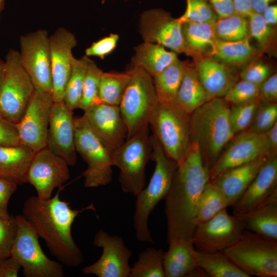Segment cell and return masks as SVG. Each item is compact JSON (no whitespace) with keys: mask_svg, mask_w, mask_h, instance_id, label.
<instances>
[{"mask_svg":"<svg viewBox=\"0 0 277 277\" xmlns=\"http://www.w3.org/2000/svg\"><path fill=\"white\" fill-rule=\"evenodd\" d=\"M209 181V170L204 164L200 146L192 141L186 156L177 165L164 198L168 244L179 239L191 241L195 229V209Z\"/></svg>","mask_w":277,"mask_h":277,"instance_id":"6da1fadb","label":"cell"},{"mask_svg":"<svg viewBox=\"0 0 277 277\" xmlns=\"http://www.w3.org/2000/svg\"><path fill=\"white\" fill-rule=\"evenodd\" d=\"M93 209V204L81 209L71 208L69 203L60 199L58 191L47 200L29 196L22 211L51 254L63 265L75 267L83 263L84 257L72 236V225L80 213Z\"/></svg>","mask_w":277,"mask_h":277,"instance_id":"7a4b0ae2","label":"cell"},{"mask_svg":"<svg viewBox=\"0 0 277 277\" xmlns=\"http://www.w3.org/2000/svg\"><path fill=\"white\" fill-rule=\"evenodd\" d=\"M229 113L228 103L222 97H214L190 114L191 140L199 144L204 164L209 170L235 134Z\"/></svg>","mask_w":277,"mask_h":277,"instance_id":"3957f363","label":"cell"},{"mask_svg":"<svg viewBox=\"0 0 277 277\" xmlns=\"http://www.w3.org/2000/svg\"><path fill=\"white\" fill-rule=\"evenodd\" d=\"M150 158L155 163L152 176L146 187L136 196L133 226L137 239L153 243L148 228L149 216L159 202L164 199L172 184L177 164L169 159L153 135H150Z\"/></svg>","mask_w":277,"mask_h":277,"instance_id":"277c9868","label":"cell"},{"mask_svg":"<svg viewBox=\"0 0 277 277\" xmlns=\"http://www.w3.org/2000/svg\"><path fill=\"white\" fill-rule=\"evenodd\" d=\"M190 114L174 104L158 103L149 126L167 156L179 164L191 142Z\"/></svg>","mask_w":277,"mask_h":277,"instance_id":"5b68a950","label":"cell"},{"mask_svg":"<svg viewBox=\"0 0 277 277\" xmlns=\"http://www.w3.org/2000/svg\"><path fill=\"white\" fill-rule=\"evenodd\" d=\"M222 251L249 276H277V240L245 229L235 243Z\"/></svg>","mask_w":277,"mask_h":277,"instance_id":"8992f818","label":"cell"},{"mask_svg":"<svg viewBox=\"0 0 277 277\" xmlns=\"http://www.w3.org/2000/svg\"><path fill=\"white\" fill-rule=\"evenodd\" d=\"M127 70L131 76L118 106L127 128L126 140L149 126L159 103L153 78L140 68Z\"/></svg>","mask_w":277,"mask_h":277,"instance_id":"52a82bcc","label":"cell"},{"mask_svg":"<svg viewBox=\"0 0 277 277\" xmlns=\"http://www.w3.org/2000/svg\"><path fill=\"white\" fill-rule=\"evenodd\" d=\"M76 152L86 163L82 173L87 188L105 186L112 179L113 151L93 131L83 116L74 118Z\"/></svg>","mask_w":277,"mask_h":277,"instance_id":"ba28073f","label":"cell"},{"mask_svg":"<svg viewBox=\"0 0 277 277\" xmlns=\"http://www.w3.org/2000/svg\"><path fill=\"white\" fill-rule=\"evenodd\" d=\"M149 126L134 134L112 152V165L117 167L122 190L136 195L145 186V168L150 158Z\"/></svg>","mask_w":277,"mask_h":277,"instance_id":"9c48e42d","label":"cell"},{"mask_svg":"<svg viewBox=\"0 0 277 277\" xmlns=\"http://www.w3.org/2000/svg\"><path fill=\"white\" fill-rule=\"evenodd\" d=\"M17 228L10 256L23 268L26 277H63V265L43 252L36 232L23 215L15 216Z\"/></svg>","mask_w":277,"mask_h":277,"instance_id":"30bf717a","label":"cell"},{"mask_svg":"<svg viewBox=\"0 0 277 277\" xmlns=\"http://www.w3.org/2000/svg\"><path fill=\"white\" fill-rule=\"evenodd\" d=\"M5 62V71L0 85V115L15 124L23 116L35 89L21 65L18 51L9 50Z\"/></svg>","mask_w":277,"mask_h":277,"instance_id":"8fae6325","label":"cell"},{"mask_svg":"<svg viewBox=\"0 0 277 277\" xmlns=\"http://www.w3.org/2000/svg\"><path fill=\"white\" fill-rule=\"evenodd\" d=\"M19 60L35 89L52 94L51 56L48 32L45 29L22 35Z\"/></svg>","mask_w":277,"mask_h":277,"instance_id":"7c38bea8","label":"cell"},{"mask_svg":"<svg viewBox=\"0 0 277 277\" xmlns=\"http://www.w3.org/2000/svg\"><path fill=\"white\" fill-rule=\"evenodd\" d=\"M245 229L242 220L237 215H230L226 209L196 226L191 241L198 251H222L235 243Z\"/></svg>","mask_w":277,"mask_h":277,"instance_id":"4fadbf2b","label":"cell"},{"mask_svg":"<svg viewBox=\"0 0 277 277\" xmlns=\"http://www.w3.org/2000/svg\"><path fill=\"white\" fill-rule=\"evenodd\" d=\"M53 103L51 93L35 89L23 116L15 124L20 144L35 152L46 147Z\"/></svg>","mask_w":277,"mask_h":277,"instance_id":"5bb4252c","label":"cell"},{"mask_svg":"<svg viewBox=\"0 0 277 277\" xmlns=\"http://www.w3.org/2000/svg\"><path fill=\"white\" fill-rule=\"evenodd\" d=\"M93 244L102 248V253L95 263L84 267V274L98 277H129L131 268L129 260L132 251L126 246L122 238L111 235L103 229L95 234Z\"/></svg>","mask_w":277,"mask_h":277,"instance_id":"9a60e30c","label":"cell"},{"mask_svg":"<svg viewBox=\"0 0 277 277\" xmlns=\"http://www.w3.org/2000/svg\"><path fill=\"white\" fill-rule=\"evenodd\" d=\"M139 32L144 42L160 45L177 53H184L182 23L165 10L154 8L143 12Z\"/></svg>","mask_w":277,"mask_h":277,"instance_id":"2e32d148","label":"cell"},{"mask_svg":"<svg viewBox=\"0 0 277 277\" xmlns=\"http://www.w3.org/2000/svg\"><path fill=\"white\" fill-rule=\"evenodd\" d=\"M68 164L45 147L35 153L27 173L28 183L42 200L51 197L56 188H61L69 178Z\"/></svg>","mask_w":277,"mask_h":277,"instance_id":"e0dca14e","label":"cell"},{"mask_svg":"<svg viewBox=\"0 0 277 277\" xmlns=\"http://www.w3.org/2000/svg\"><path fill=\"white\" fill-rule=\"evenodd\" d=\"M270 153L265 133L243 131L231 142L209 170L210 181L228 169Z\"/></svg>","mask_w":277,"mask_h":277,"instance_id":"ac0fdd59","label":"cell"},{"mask_svg":"<svg viewBox=\"0 0 277 277\" xmlns=\"http://www.w3.org/2000/svg\"><path fill=\"white\" fill-rule=\"evenodd\" d=\"M46 147L65 161L69 166L76 164L77 152L73 111L64 101L53 104Z\"/></svg>","mask_w":277,"mask_h":277,"instance_id":"d6986e66","label":"cell"},{"mask_svg":"<svg viewBox=\"0 0 277 277\" xmlns=\"http://www.w3.org/2000/svg\"><path fill=\"white\" fill-rule=\"evenodd\" d=\"M53 102L64 100L65 89L70 77L72 50L77 45L74 34L59 27L49 36Z\"/></svg>","mask_w":277,"mask_h":277,"instance_id":"ffe728a7","label":"cell"},{"mask_svg":"<svg viewBox=\"0 0 277 277\" xmlns=\"http://www.w3.org/2000/svg\"><path fill=\"white\" fill-rule=\"evenodd\" d=\"M277 196V156L270 153L255 177L232 206L233 213H246Z\"/></svg>","mask_w":277,"mask_h":277,"instance_id":"44dd1931","label":"cell"},{"mask_svg":"<svg viewBox=\"0 0 277 277\" xmlns=\"http://www.w3.org/2000/svg\"><path fill=\"white\" fill-rule=\"evenodd\" d=\"M84 111L89 126L113 151L125 142L127 128L118 106L101 103Z\"/></svg>","mask_w":277,"mask_h":277,"instance_id":"7402d4cb","label":"cell"},{"mask_svg":"<svg viewBox=\"0 0 277 277\" xmlns=\"http://www.w3.org/2000/svg\"><path fill=\"white\" fill-rule=\"evenodd\" d=\"M199 79L211 98L224 97L238 81L236 68L213 57L193 61Z\"/></svg>","mask_w":277,"mask_h":277,"instance_id":"603a6c76","label":"cell"},{"mask_svg":"<svg viewBox=\"0 0 277 277\" xmlns=\"http://www.w3.org/2000/svg\"><path fill=\"white\" fill-rule=\"evenodd\" d=\"M269 155L228 169L210 181L223 192L229 207H232L245 192Z\"/></svg>","mask_w":277,"mask_h":277,"instance_id":"cb8c5ba5","label":"cell"},{"mask_svg":"<svg viewBox=\"0 0 277 277\" xmlns=\"http://www.w3.org/2000/svg\"><path fill=\"white\" fill-rule=\"evenodd\" d=\"M165 252L163 266L165 277L194 276L205 275L196 262L195 248L190 240L176 239L169 244Z\"/></svg>","mask_w":277,"mask_h":277,"instance_id":"d4e9b609","label":"cell"},{"mask_svg":"<svg viewBox=\"0 0 277 277\" xmlns=\"http://www.w3.org/2000/svg\"><path fill=\"white\" fill-rule=\"evenodd\" d=\"M134 53L127 70L140 68L152 78L179 59L176 53L150 42H144L138 44L134 48Z\"/></svg>","mask_w":277,"mask_h":277,"instance_id":"484cf974","label":"cell"},{"mask_svg":"<svg viewBox=\"0 0 277 277\" xmlns=\"http://www.w3.org/2000/svg\"><path fill=\"white\" fill-rule=\"evenodd\" d=\"M35 153L22 144L0 145V176L18 185L28 183V170Z\"/></svg>","mask_w":277,"mask_h":277,"instance_id":"4316f807","label":"cell"},{"mask_svg":"<svg viewBox=\"0 0 277 277\" xmlns=\"http://www.w3.org/2000/svg\"><path fill=\"white\" fill-rule=\"evenodd\" d=\"M213 24L192 22L182 23L184 54L191 57L193 61L212 56L217 39Z\"/></svg>","mask_w":277,"mask_h":277,"instance_id":"83f0119b","label":"cell"},{"mask_svg":"<svg viewBox=\"0 0 277 277\" xmlns=\"http://www.w3.org/2000/svg\"><path fill=\"white\" fill-rule=\"evenodd\" d=\"M211 99L202 85L193 62L185 61V68L175 104L190 114L195 109Z\"/></svg>","mask_w":277,"mask_h":277,"instance_id":"f1b7e54d","label":"cell"},{"mask_svg":"<svg viewBox=\"0 0 277 277\" xmlns=\"http://www.w3.org/2000/svg\"><path fill=\"white\" fill-rule=\"evenodd\" d=\"M237 216L246 230L277 240V196L258 208Z\"/></svg>","mask_w":277,"mask_h":277,"instance_id":"f546056e","label":"cell"},{"mask_svg":"<svg viewBox=\"0 0 277 277\" xmlns=\"http://www.w3.org/2000/svg\"><path fill=\"white\" fill-rule=\"evenodd\" d=\"M250 38L235 41L216 39L212 57L236 68L243 67L254 60L258 53Z\"/></svg>","mask_w":277,"mask_h":277,"instance_id":"4dcf8cb0","label":"cell"},{"mask_svg":"<svg viewBox=\"0 0 277 277\" xmlns=\"http://www.w3.org/2000/svg\"><path fill=\"white\" fill-rule=\"evenodd\" d=\"M197 266L211 277H250L223 252H202L195 250Z\"/></svg>","mask_w":277,"mask_h":277,"instance_id":"1f68e13d","label":"cell"},{"mask_svg":"<svg viewBox=\"0 0 277 277\" xmlns=\"http://www.w3.org/2000/svg\"><path fill=\"white\" fill-rule=\"evenodd\" d=\"M185 68V61L178 59L153 78L159 102L174 104Z\"/></svg>","mask_w":277,"mask_h":277,"instance_id":"d6a6232c","label":"cell"},{"mask_svg":"<svg viewBox=\"0 0 277 277\" xmlns=\"http://www.w3.org/2000/svg\"><path fill=\"white\" fill-rule=\"evenodd\" d=\"M229 207L221 190L209 181L198 201L193 219L195 227L209 221L218 213Z\"/></svg>","mask_w":277,"mask_h":277,"instance_id":"836d02e7","label":"cell"},{"mask_svg":"<svg viewBox=\"0 0 277 277\" xmlns=\"http://www.w3.org/2000/svg\"><path fill=\"white\" fill-rule=\"evenodd\" d=\"M90 59L84 55L80 58L73 57L71 69L64 97V102L71 111L79 108L83 88Z\"/></svg>","mask_w":277,"mask_h":277,"instance_id":"e575fe53","label":"cell"},{"mask_svg":"<svg viewBox=\"0 0 277 277\" xmlns=\"http://www.w3.org/2000/svg\"><path fill=\"white\" fill-rule=\"evenodd\" d=\"M131 72H103L99 85V97L102 103L119 106L129 83Z\"/></svg>","mask_w":277,"mask_h":277,"instance_id":"d590c367","label":"cell"},{"mask_svg":"<svg viewBox=\"0 0 277 277\" xmlns=\"http://www.w3.org/2000/svg\"><path fill=\"white\" fill-rule=\"evenodd\" d=\"M165 252L149 247L141 252L131 268L129 277H165L163 266Z\"/></svg>","mask_w":277,"mask_h":277,"instance_id":"8d00e7d4","label":"cell"},{"mask_svg":"<svg viewBox=\"0 0 277 277\" xmlns=\"http://www.w3.org/2000/svg\"><path fill=\"white\" fill-rule=\"evenodd\" d=\"M213 27L215 37L219 40L235 41L250 37L248 17L235 13L219 18Z\"/></svg>","mask_w":277,"mask_h":277,"instance_id":"74e56055","label":"cell"},{"mask_svg":"<svg viewBox=\"0 0 277 277\" xmlns=\"http://www.w3.org/2000/svg\"><path fill=\"white\" fill-rule=\"evenodd\" d=\"M249 36L257 42L261 53L267 52L275 44V29L261 14L252 12L248 17Z\"/></svg>","mask_w":277,"mask_h":277,"instance_id":"f35d334b","label":"cell"},{"mask_svg":"<svg viewBox=\"0 0 277 277\" xmlns=\"http://www.w3.org/2000/svg\"><path fill=\"white\" fill-rule=\"evenodd\" d=\"M103 71L95 63L90 60L83 88L79 108L85 111L101 103L99 85Z\"/></svg>","mask_w":277,"mask_h":277,"instance_id":"ab89813d","label":"cell"},{"mask_svg":"<svg viewBox=\"0 0 277 277\" xmlns=\"http://www.w3.org/2000/svg\"><path fill=\"white\" fill-rule=\"evenodd\" d=\"M185 11L177 18L182 23L214 24L219 18L208 0H186Z\"/></svg>","mask_w":277,"mask_h":277,"instance_id":"60d3db41","label":"cell"},{"mask_svg":"<svg viewBox=\"0 0 277 277\" xmlns=\"http://www.w3.org/2000/svg\"><path fill=\"white\" fill-rule=\"evenodd\" d=\"M261 103L259 98L230 108L229 118L234 134L245 131L250 127Z\"/></svg>","mask_w":277,"mask_h":277,"instance_id":"b9f144b4","label":"cell"},{"mask_svg":"<svg viewBox=\"0 0 277 277\" xmlns=\"http://www.w3.org/2000/svg\"><path fill=\"white\" fill-rule=\"evenodd\" d=\"M277 122L276 103H261L250 126V130L264 133Z\"/></svg>","mask_w":277,"mask_h":277,"instance_id":"7bdbcfd3","label":"cell"},{"mask_svg":"<svg viewBox=\"0 0 277 277\" xmlns=\"http://www.w3.org/2000/svg\"><path fill=\"white\" fill-rule=\"evenodd\" d=\"M224 99L233 105L253 101L259 98V86L241 80L226 93Z\"/></svg>","mask_w":277,"mask_h":277,"instance_id":"ee69618b","label":"cell"},{"mask_svg":"<svg viewBox=\"0 0 277 277\" xmlns=\"http://www.w3.org/2000/svg\"><path fill=\"white\" fill-rule=\"evenodd\" d=\"M17 228L15 216L11 215L8 220L0 217V260L10 256Z\"/></svg>","mask_w":277,"mask_h":277,"instance_id":"f6af8a7d","label":"cell"},{"mask_svg":"<svg viewBox=\"0 0 277 277\" xmlns=\"http://www.w3.org/2000/svg\"><path fill=\"white\" fill-rule=\"evenodd\" d=\"M241 68L239 73L241 79L258 86L271 74L269 66L262 62L252 60Z\"/></svg>","mask_w":277,"mask_h":277,"instance_id":"bcb514c9","label":"cell"},{"mask_svg":"<svg viewBox=\"0 0 277 277\" xmlns=\"http://www.w3.org/2000/svg\"><path fill=\"white\" fill-rule=\"evenodd\" d=\"M119 39L117 34L111 33L108 36L92 43L85 50V55L96 56L103 60L116 48Z\"/></svg>","mask_w":277,"mask_h":277,"instance_id":"7dc6e473","label":"cell"},{"mask_svg":"<svg viewBox=\"0 0 277 277\" xmlns=\"http://www.w3.org/2000/svg\"><path fill=\"white\" fill-rule=\"evenodd\" d=\"M16 183L0 176V217L5 220L10 218L8 211V204L12 195L17 188Z\"/></svg>","mask_w":277,"mask_h":277,"instance_id":"c3c4849f","label":"cell"},{"mask_svg":"<svg viewBox=\"0 0 277 277\" xmlns=\"http://www.w3.org/2000/svg\"><path fill=\"white\" fill-rule=\"evenodd\" d=\"M259 98L263 103H276V73L271 74L259 86Z\"/></svg>","mask_w":277,"mask_h":277,"instance_id":"681fc988","label":"cell"},{"mask_svg":"<svg viewBox=\"0 0 277 277\" xmlns=\"http://www.w3.org/2000/svg\"><path fill=\"white\" fill-rule=\"evenodd\" d=\"M19 144L15 125L0 116V145L16 146Z\"/></svg>","mask_w":277,"mask_h":277,"instance_id":"f907efd6","label":"cell"},{"mask_svg":"<svg viewBox=\"0 0 277 277\" xmlns=\"http://www.w3.org/2000/svg\"><path fill=\"white\" fill-rule=\"evenodd\" d=\"M219 18L225 17L235 13L232 0H208Z\"/></svg>","mask_w":277,"mask_h":277,"instance_id":"816d5d0a","label":"cell"},{"mask_svg":"<svg viewBox=\"0 0 277 277\" xmlns=\"http://www.w3.org/2000/svg\"><path fill=\"white\" fill-rule=\"evenodd\" d=\"M21 266L11 256L0 260V277H17Z\"/></svg>","mask_w":277,"mask_h":277,"instance_id":"f5cc1de1","label":"cell"},{"mask_svg":"<svg viewBox=\"0 0 277 277\" xmlns=\"http://www.w3.org/2000/svg\"><path fill=\"white\" fill-rule=\"evenodd\" d=\"M235 13L248 17L252 12L251 0H232Z\"/></svg>","mask_w":277,"mask_h":277,"instance_id":"db71d44e","label":"cell"},{"mask_svg":"<svg viewBox=\"0 0 277 277\" xmlns=\"http://www.w3.org/2000/svg\"><path fill=\"white\" fill-rule=\"evenodd\" d=\"M271 153H276L277 150V122L266 133Z\"/></svg>","mask_w":277,"mask_h":277,"instance_id":"11a10c76","label":"cell"},{"mask_svg":"<svg viewBox=\"0 0 277 277\" xmlns=\"http://www.w3.org/2000/svg\"><path fill=\"white\" fill-rule=\"evenodd\" d=\"M265 20L270 25L277 24V6L271 5L267 7L261 14Z\"/></svg>","mask_w":277,"mask_h":277,"instance_id":"9f6ffc18","label":"cell"},{"mask_svg":"<svg viewBox=\"0 0 277 277\" xmlns=\"http://www.w3.org/2000/svg\"><path fill=\"white\" fill-rule=\"evenodd\" d=\"M276 0H251L253 12L262 14L264 10Z\"/></svg>","mask_w":277,"mask_h":277,"instance_id":"6f0895ef","label":"cell"},{"mask_svg":"<svg viewBox=\"0 0 277 277\" xmlns=\"http://www.w3.org/2000/svg\"><path fill=\"white\" fill-rule=\"evenodd\" d=\"M5 71V62L0 58V85L3 81Z\"/></svg>","mask_w":277,"mask_h":277,"instance_id":"680465c9","label":"cell"},{"mask_svg":"<svg viewBox=\"0 0 277 277\" xmlns=\"http://www.w3.org/2000/svg\"><path fill=\"white\" fill-rule=\"evenodd\" d=\"M5 6V0H0V19H1V14Z\"/></svg>","mask_w":277,"mask_h":277,"instance_id":"91938a15","label":"cell"},{"mask_svg":"<svg viewBox=\"0 0 277 277\" xmlns=\"http://www.w3.org/2000/svg\"><path fill=\"white\" fill-rule=\"evenodd\" d=\"M106 0H102V3H104Z\"/></svg>","mask_w":277,"mask_h":277,"instance_id":"94428289","label":"cell"},{"mask_svg":"<svg viewBox=\"0 0 277 277\" xmlns=\"http://www.w3.org/2000/svg\"><path fill=\"white\" fill-rule=\"evenodd\" d=\"M126 1H129V0H125Z\"/></svg>","mask_w":277,"mask_h":277,"instance_id":"6125c7cd","label":"cell"},{"mask_svg":"<svg viewBox=\"0 0 277 277\" xmlns=\"http://www.w3.org/2000/svg\"><path fill=\"white\" fill-rule=\"evenodd\" d=\"M1 116V115H0Z\"/></svg>","mask_w":277,"mask_h":277,"instance_id":"be15d7a7","label":"cell"}]
</instances>
